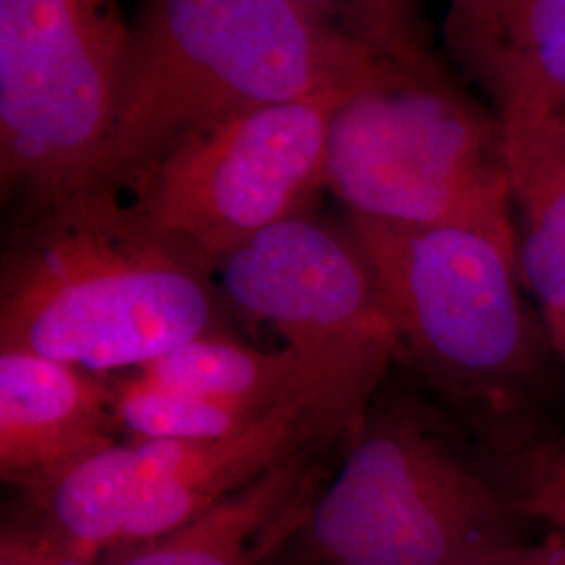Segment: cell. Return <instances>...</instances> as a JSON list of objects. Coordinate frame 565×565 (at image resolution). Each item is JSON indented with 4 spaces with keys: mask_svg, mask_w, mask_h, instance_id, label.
Wrapping results in <instances>:
<instances>
[{
    "mask_svg": "<svg viewBox=\"0 0 565 565\" xmlns=\"http://www.w3.org/2000/svg\"><path fill=\"white\" fill-rule=\"evenodd\" d=\"M120 191L97 182L28 218L2 263L0 350L107 375L214 333L210 258Z\"/></svg>",
    "mask_w": 565,
    "mask_h": 565,
    "instance_id": "6da1fadb",
    "label": "cell"
},
{
    "mask_svg": "<svg viewBox=\"0 0 565 565\" xmlns=\"http://www.w3.org/2000/svg\"><path fill=\"white\" fill-rule=\"evenodd\" d=\"M384 55L296 0H139L102 182L243 109L361 81Z\"/></svg>",
    "mask_w": 565,
    "mask_h": 565,
    "instance_id": "7a4b0ae2",
    "label": "cell"
},
{
    "mask_svg": "<svg viewBox=\"0 0 565 565\" xmlns=\"http://www.w3.org/2000/svg\"><path fill=\"white\" fill-rule=\"evenodd\" d=\"M324 189L350 214L467 226L518 249L503 128L427 55H384L338 107Z\"/></svg>",
    "mask_w": 565,
    "mask_h": 565,
    "instance_id": "3957f363",
    "label": "cell"
},
{
    "mask_svg": "<svg viewBox=\"0 0 565 565\" xmlns=\"http://www.w3.org/2000/svg\"><path fill=\"white\" fill-rule=\"evenodd\" d=\"M522 520L501 480L396 406L364 427L298 539L317 565H480L524 548Z\"/></svg>",
    "mask_w": 565,
    "mask_h": 565,
    "instance_id": "277c9868",
    "label": "cell"
},
{
    "mask_svg": "<svg viewBox=\"0 0 565 565\" xmlns=\"http://www.w3.org/2000/svg\"><path fill=\"white\" fill-rule=\"evenodd\" d=\"M132 41L121 0H0V184L30 216L97 184Z\"/></svg>",
    "mask_w": 565,
    "mask_h": 565,
    "instance_id": "5b68a950",
    "label": "cell"
},
{
    "mask_svg": "<svg viewBox=\"0 0 565 565\" xmlns=\"http://www.w3.org/2000/svg\"><path fill=\"white\" fill-rule=\"evenodd\" d=\"M398 345L446 387L501 396L530 377L536 331L518 249L467 226H424L348 212Z\"/></svg>",
    "mask_w": 565,
    "mask_h": 565,
    "instance_id": "8992f818",
    "label": "cell"
},
{
    "mask_svg": "<svg viewBox=\"0 0 565 565\" xmlns=\"http://www.w3.org/2000/svg\"><path fill=\"white\" fill-rule=\"evenodd\" d=\"M361 81L210 121L121 186L166 233L223 254L324 189L331 120Z\"/></svg>",
    "mask_w": 565,
    "mask_h": 565,
    "instance_id": "52a82bcc",
    "label": "cell"
},
{
    "mask_svg": "<svg viewBox=\"0 0 565 565\" xmlns=\"http://www.w3.org/2000/svg\"><path fill=\"white\" fill-rule=\"evenodd\" d=\"M218 289L285 345L384 373L401 348L350 231L306 214L210 258Z\"/></svg>",
    "mask_w": 565,
    "mask_h": 565,
    "instance_id": "ba28073f",
    "label": "cell"
},
{
    "mask_svg": "<svg viewBox=\"0 0 565 565\" xmlns=\"http://www.w3.org/2000/svg\"><path fill=\"white\" fill-rule=\"evenodd\" d=\"M364 398L356 392L321 387L277 404L226 438L132 440L139 490L118 551L177 530L300 455L321 429H333L354 417Z\"/></svg>",
    "mask_w": 565,
    "mask_h": 565,
    "instance_id": "9c48e42d",
    "label": "cell"
},
{
    "mask_svg": "<svg viewBox=\"0 0 565 565\" xmlns=\"http://www.w3.org/2000/svg\"><path fill=\"white\" fill-rule=\"evenodd\" d=\"M446 42L501 121L565 111V0H450Z\"/></svg>",
    "mask_w": 565,
    "mask_h": 565,
    "instance_id": "30bf717a",
    "label": "cell"
},
{
    "mask_svg": "<svg viewBox=\"0 0 565 565\" xmlns=\"http://www.w3.org/2000/svg\"><path fill=\"white\" fill-rule=\"evenodd\" d=\"M116 387L76 364L0 350V471L21 476L114 443Z\"/></svg>",
    "mask_w": 565,
    "mask_h": 565,
    "instance_id": "8fae6325",
    "label": "cell"
},
{
    "mask_svg": "<svg viewBox=\"0 0 565 565\" xmlns=\"http://www.w3.org/2000/svg\"><path fill=\"white\" fill-rule=\"evenodd\" d=\"M310 452L282 461L258 480L177 530L109 553L102 565H264L300 534L319 494Z\"/></svg>",
    "mask_w": 565,
    "mask_h": 565,
    "instance_id": "7c38bea8",
    "label": "cell"
},
{
    "mask_svg": "<svg viewBox=\"0 0 565 565\" xmlns=\"http://www.w3.org/2000/svg\"><path fill=\"white\" fill-rule=\"evenodd\" d=\"M132 375L166 390L263 408L321 387L369 396L382 377L377 371L335 363L291 345L264 352L216 333L182 343Z\"/></svg>",
    "mask_w": 565,
    "mask_h": 565,
    "instance_id": "4fadbf2b",
    "label": "cell"
},
{
    "mask_svg": "<svg viewBox=\"0 0 565 565\" xmlns=\"http://www.w3.org/2000/svg\"><path fill=\"white\" fill-rule=\"evenodd\" d=\"M518 264L545 317L565 315V114L501 121Z\"/></svg>",
    "mask_w": 565,
    "mask_h": 565,
    "instance_id": "5bb4252c",
    "label": "cell"
},
{
    "mask_svg": "<svg viewBox=\"0 0 565 565\" xmlns=\"http://www.w3.org/2000/svg\"><path fill=\"white\" fill-rule=\"evenodd\" d=\"M13 484L20 486L39 522L102 562L120 548L137 501L135 445L114 440L21 476Z\"/></svg>",
    "mask_w": 565,
    "mask_h": 565,
    "instance_id": "9a60e30c",
    "label": "cell"
},
{
    "mask_svg": "<svg viewBox=\"0 0 565 565\" xmlns=\"http://www.w3.org/2000/svg\"><path fill=\"white\" fill-rule=\"evenodd\" d=\"M114 387L116 422L128 429L135 440H216L237 434L270 411L256 404L166 390L141 382L132 373Z\"/></svg>",
    "mask_w": 565,
    "mask_h": 565,
    "instance_id": "2e32d148",
    "label": "cell"
},
{
    "mask_svg": "<svg viewBox=\"0 0 565 565\" xmlns=\"http://www.w3.org/2000/svg\"><path fill=\"white\" fill-rule=\"evenodd\" d=\"M501 482L527 520L565 539L564 438H534L511 450Z\"/></svg>",
    "mask_w": 565,
    "mask_h": 565,
    "instance_id": "e0dca14e",
    "label": "cell"
},
{
    "mask_svg": "<svg viewBox=\"0 0 565 565\" xmlns=\"http://www.w3.org/2000/svg\"><path fill=\"white\" fill-rule=\"evenodd\" d=\"M312 18L329 28L366 42L380 51L417 57L425 55L417 41L406 0H296Z\"/></svg>",
    "mask_w": 565,
    "mask_h": 565,
    "instance_id": "ac0fdd59",
    "label": "cell"
},
{
    "mask_svg": "<svg viewBox=\"0 0 565 565\" xmlns=\"http://www.w3.org/2000/svg\"><path fill=\"white\" fill-rule=\"evenodd\" d=\"M25 530L32 565H102L99 559L70 545L36 518L34 522H25Z\"/></svg>",
    "mask_w": 565,
    "mask_h": 565,
    "instance_id": "d6986e66",
    "label": "cell"
},
{
    "mask_svg": "<svg viewBox=\"0 0 565 565\" xmlns=\"http://www.w3.org/2000/svg\"><path fill=\"white\" fill-rule=\"evenodd\" d=\"M0 565H32L25 522L2 525Z\"/></svg>",
    "mask_w": 565,
    "mask_h": 565,
    "instance_id": "ffe728a7",
    "label": "cell"
},
{
    "mask_svg": "<svg viewBox=\"0 0 565 565\" xmlns=\"http://www.w3.org/2000/svg\"><path fill=\"white\" fill-rule=\"evenodd\" d=\"M551 548H553V539H548L541 545H525L524 548L509 553L505 557L480 565H551Z\"/></svg>",
    "mask_w": 565,
    "mask_h": 565,
    "instance_id": "44dd1931",
    "label": "cell"
},
{
    "mask_svg": "<svg viewBox=\"0 0 565 565\" xmlns=\"http://www.w3.org/2000/svg\"><path fill=\"white\" fill-rule=\"evenodd\" d=\"M545 323L548 335H551V342L555 345V350L564 356L565 361V315L545 317Z\"/></svg>",
    "mask_w": 565,
    "mask_h": 565,
    "instance_id": "7402d4cb",
    "label": "cell"
},
{
    "mask_svg": "<svg viewBox=\"0 0 565 565\" xmlns=\"http://www.w3.org/2000/svg\"><path fill=\"white\" fill-rule=\"evenodd\" d=\"M553 551H551V565H565V539L551 534Z\"/></svg>",
    "mask_w": 565,
    "mask_h": 565,
    "instance_id": "603a6c76",
    "label": "cell"
},
{
    "mask_svg": "<svg viewBox=\"0 0 565 565\" xmlns=\"http://www.w3.org/2000/svg\"><path fill=\"white\" fill-rule=\"evenodd\" d=\"M551 551H553V548H551Z\"/></svg>",
    "mask_w": 565,
    "mask_h": 565,
    "instance_id": "cb8c5ba5",
    "label": "cell"
},
{
    "mask_svg": "<svg viewBox=\"0 0 565 565\" xmlns=\"http://www.w3.org/2000/svg\"><path fill=\"white\" fill-rule=\"evenodd\" d=\"M564 114H565V111H564Z\"/></svg>",
    "mask_w": 565,
    "mask_h": 565,
    "instance_id": "d4e9b609",
    "label": "cell"
}]
</instances>
